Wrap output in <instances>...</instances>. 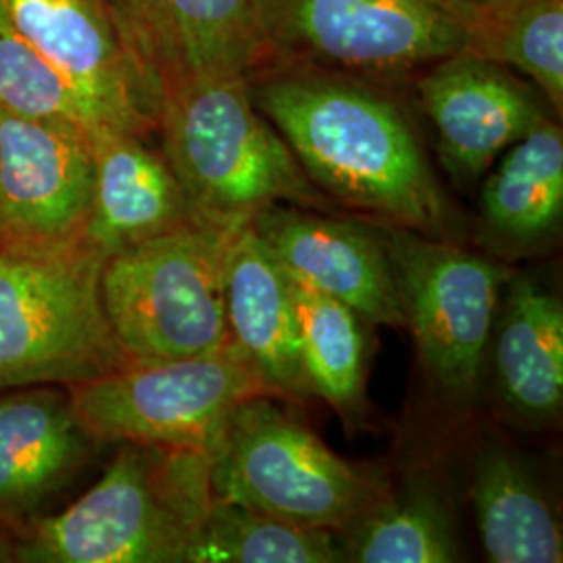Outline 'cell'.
<instances>
[{
	"instance_id": "6da1fadb",
	"label": "cell",
	"mask_w": 563,
	"mask_h": 563,
	"mask_svg": "<svg viewBox=\"0 0 563 563\" xmlns=\"http://www.w3.org/2000/svg\"><path fill=\"white\" fill-rule=\"evenodd\" d=\"M249 84L255 107L323 195L390 225L443 234L449 205L395 102L322 74L286 71Z\"/></svg>"
},
{
	"instance_id": "7a4b0ae2",
	"label": "cell",
	"mask_w": 563,
	"mask_h": 563,
	"mask_svg": "<svg viewBox=\"0 0 563 563\" xmlns=\"http://www.w3.org/2000/svg\"><path fill=\"white\" fill-rule=\"evenodd\" d=\"M213 501L211 455L121 443L80 499L15 534V562L190 563Z\"/></svg>"
},
{
	"instance_id": "3957f363",
	"label": "cell",
	"mask_w": 563,
	"mask_h": 563,
	"mask_svg": "<svg viewBox=\"0 0 563 563\" xmlns=\"http://www.w3.org/2000/svg\"><path fill=\"white\" fill-rule=\"evenodd\" d=\"M249 81L213 76L162 92L163 155L199 222L244 225L274 205L325 209V195L255 107Z\"/></svg>"
},
{
	"instance_id": "277c9868",
	"label": "cell",
	"mask_w": 563,
	"mask_h": 563,
	"mask_svg": "<svg viewBox=\"0 0 563 563\" xmlns=\"http://www.w3.org/2000/svg\"><path fill=\"white\" fill-rule=\"evenodd\" d=\"M104 262L86 239L57 251L0 246V390L76 386L132 363L102 307Z\"/></svg>"
},
{
	"instance_id": "5b68a950",
	"label": "cell",
	"mask_w": 563,
	"mask_h": 563,
	"mask_svg": "<svg viewBox=\"0 0 563 563\" xmlns=\"http://www.w3.org/2000/svg\"><path fill=\"white\" fill-rule=\"evenodd\" d=\"M241 228L190 220L107 257L102 307L132 362L195 357L232 342L225 274Z\"/></svg>"
},
{
	"instance_id": "8992f818",
	"label": "cell",
	"mask_w": 563,
	"mask_h": 563,
	"mask_svg": "<svg viewBox=\"0 0 563 563\" xmlns=\"http://www.w3.org/2000/svg\"><path fill=\"white\" fill-rule=\"evenodd\" d=\"M272 395L241 402L211 453L220 501L341 534L388 493L383 474L346 462Z\"/></svg>"
},
{
	"instance_id": "52a82bcc",
	"label": "cell",
	"mask_w": 563,
	"mask_h": 563,
	"mask_svg": "<svg viewBox=\"0 0 563 563\" xmlns=\"http://www.w3.org/2000/svg\"><path fill=\"white\" fill-rule=\"evenodd\" d=\"M67 390L81 426L101 446L153 444L207 455L241 402L276 397L234 342L195 357L132 362Z\"/></svg>"
},
{
	"instance_id": "ba28073f",
	"label": "cell",
	"mask_w": 563,
	"mask_h": 563,
	"mask_svg": "<svg viewBox=\"0 0 563 563\" xmlns=\"http://www.w3.org/2000/svg\"><path fill=\"white\" fill-rule=\"evenodd\" d=\"M380 236L405 328L413 334L428 380L449 401H472L509 274L467 249L409 228L388 223Z\"/></svg>"
},
{
	"instance_id": "9c48e42d",
	"label": "cell",
	"mask_w": 563,
	"mask_h": 563,
	"mask_svg": "<svg viewBox=\"0 0 563 563\" xmlns=\"http://www.w3.org/2000/svg\"><path fill=\"white\" fill-rule=\"evenodd\" d=\"M274 55L393 76L467 48V30L432 0H263Z\"/></svg>"
},
{
	"instance_id": "30bf717a",
	"label": "cell",
	"mask_w": 563,
	"mask_h": 563,
	"mask_svg": "<svg viewBox=\"0 0 563 563\" xmlns=\"http://www.w3.org/2000/svg\"><path fill=\"white\" fill-rule=\"evenodd\" d=\"M92 181V139L84 130L0 107L2 249L57 251L84 241Z\"/></svg>"
},
{
	"instance_id": "8fae6325",
	"label": "cell",
	"mask_w": 563,
	"mask_h": 563,
	"mask_svg": "<svg viewBox=\"0 0 563 563\" xmlns=\"http://www.w3.org/2000/svg\"><path fill=\"white\" fill-rule=\"evenodd\" d=\"M121 41L159 95L184 81L272 65L257 0H107Z\"/></svg>"
},
{
	"instance_id": "7c38bea8",
	"label": "cell",
	"mask_w": 563,
	"mask_h": 563,
	"mask_svg": "<svg viewBox=\"0 0 563 563\" xmlns=\"http://www.w3.org/2000/svg\"><path fill=\"white\" fill-rule=\"evenodd\" d=\"M9 23L101 107L121 132H157L162 95L121 41L107 0H0Z\"/></svg>"
},
{
	"instance_id": "4fadbf2b",
	"label": "cell",
	"mask_w": 563,
	"mask_h": 563,
	"mask_svg": "<svg viewBox=\"0 0 563 563\" xmlns=\"http://www.w3.org/2000/svg\"><path fill=\"white\" fill-rule=\"evenodd\" d=\"M99 446L67 386L0 390V526L18 534L55 511Z\"/></svg>"
},
{
	"instance_id": "5bb4252c",
	"label": "cell",
	"mask_w": 563,
	"mask_h": 563,
	"mask_svg": "<svg viewBox=\"0 0 563 563\" xmlns=\"http://www.w3.org/2000/svg\"><path fill=\"white\" fill-rule=\"evenodd\" d=\"M251 225L290 278L344 302L363 322L405 328L380 230L290 205L267 207Z\"/></svg>"
},
{
	"instance_id": "9a60e30c",
	"label": "cell",
	"mask_w": 563,
	"mask_h": 563,
	"mask_svg": "<svg viewBox=\"0 0 563 563\" xmlns=\"http://www.w3.org/2000/svg\"><path fill=\"white\" fill-rule=\"evenodd\" d=\"M446 172L476 180L532 128L547 120L534 95L504 65L462 51L437 60L418 84Z\"/></svg>"
},
{
	"instance_id": "2e32d148",
	"label": "cell",
	"mask_w": 563,
	"mask_h": 563,
	"mask_svg": "<svg viewBox=\"0 0 563 563\" xmlns=\"http://www.w3.org/2000/svg\"><path fill=\"white\" fill-rule=\"evenodd\" d=\"M225 313L232 342L272 393L278 399H309L290 278L251 223L242 225L230 246Z\"/></svg>"
},
{
	"instance_id": "e0dca14e",
	"label": "cell",
	"mask_w": 563,
	"mask_h": 563,
	"mask_svg": "<svg viewBox=\"0 0 563 563\" xmlns=\"http://www.w3.org/2000/svg\"><path fill=\"white\" fill-rule=\"evenodd\" d=\"M95 181L84 239L107 257L195 220L180 181L144 136L104 130L92 136Z\"/></svg>"
},
{
	"instance_id": "ac0fdd59",
	"label": "cell",
	"mask_w": 563,
	"mask_h": 563,
	"mask_svg": "<svg viewBox=\"0 0 563 563\" xmlns=\"http://www.w3.org/2000/svg\"><path fill=\"white\" fill-rule=\"evenodd\" d=\"M495 376L522 420L558 418L563 402V307L532 278L509 280L495 334Z\"/></svg>"
},
{
	"instance_id": "d6986e66",
	"label": "cell",
	"mask_w": 563,
	"mask_h": 563,
	"mask_svg": "<svg viewBox=\"0 0 563 563\" xmlns=\"http://www.w3.org/2000/svg\"><path fill=\"white\" fill-rule=\"evenodd\" d=\"M484 553L493 563H560L562 523L518 457L486 446L472 481Z\"/></svg>"
},
{
	"instance_id": "ffe728a7",
	"label": "cell",
	"mask_w": 563,
	"mask_h": 563,
	"mask_svg": "<svg viewBox=\"0 0 563 563\" xmlns=\"http://www.w3.org/2000/svg\"><path fill=\"white\" fill-rule=\"evenodd\" d=\"M486 228L511 244H539L562 222L563 134L544 120L514 142L486 178L481 197Z\"/></svg>"
},
{
	"instance_id": "44dd1931",
	"label": "cell",
	"mask_w": 563,
	"mask_h": 563,
	"mask_svg": "<svg viewBox=\"0 0 563 563\" xmlns=\"http://www.w3.org/2000/svg\"><path fill=\"white\" fill-rule=\"evenodd\" d=\"M344 560L360 563H449L460 560L453 518L434 484L386 493L344 528Z\"/></svg>"
},
{
	"instance_id": "7402d4cb",
	"label": "cell",
	"mask_w": 563,
	"mask_h": 563,
	"mask_svg": "<svg viewBox=\"0 0 563 563\" xmlns=\"http://www.w3.org/2000/svg\"><path fill=\"white\" fill-rule=\"evenodd\" d=\"M290 278V276H288ZM301 360L311 395L353 416L362 407L365 336L362 318L309 284L290 278Z\"/></svg>"
},
{
	"instance_id": "603a6c76",
	"label": "cell",
	"mask_w": 563,
	"mask_h": 563,
	"mask_svg": "<svg viewBox=\"0 0 563 563\" xmlns=\"http://www.w3.org/2000/svg\"><path fill=\"white\" fill-rule=\"evenodd\" d=\"M344 562L339 532L286 522L244 505L216 499L190 563Z\"/></svg>"
},
{
	"instance_id": "cb8c5ba5",
	"label": "cell",
	"mask_w": 563,
	"mask_h": 563,
	"mask_svg": "<svg viewBox=\"0 0 563 563\" xmlns=\"http://www.w3.org/2000/svg\"><path fill=\"white\" fill-rule=\"evenodd\" d=\"M465 51L522 71L562 113L563 0H514L467 27Z\"/></svg>"
},
{
	"instance_id": "d4e9b609",
	"label": "cell",
	"mask_w": 563,
	"mask_h": 563,
	"mask_svg": "<svg viewBox=\"0 0 563 563\" xmlns=\"http://www.w3.org/2000/svg\"><path fill=\"white\" fill-rule=\"evenodd\" d=\"M0 107L34 120L63 121L90 139L118 130L76 81L21 36L0 9ZM121 132V130H118Z\"/></svg>"
},
{
	"instance_id": "484cf974",
	"label": "cell",
	"mask_w": 563,
	"mask_h": 563,
	"mask_svg": "<svg viewBox=\"0 0 563 563\" xmlns=\"http://www.w3.org/2000/svg\"><path fill=\"white\" fill-rule=\"evenodd\" d=\"M432 2L446 11L453 20L460 21L467 30L486 18L495 15L497 11H501L514 0H432Z\"/></svg>"
},
{
	"instance_id": "4316f807",
	"label": "cell",
	"mask_w": 563,
	"mask_h": 563,
	"mask_svg": "<svg viewBox=\"0 0 563 563\" xmlns=\"http://www.w3.org/2000/svg\"><path fill=\"white\" fill-rule=\"evenodd\" d=\"M15 562V534L0 526V563Z\"/></svg>"
},
{
	"instance_id": "83f0119b",
	"label": "cell",
	"mask_w": 563,
	"mask_h": 563,
	"mask_svg": "<svg viewBox=\"0 0 563 563\" xmlns=\"http://www.w3.org/2000/svg\"><path fill=\"white\" fill-rule=\"evenodd\" d=\"M260 2H263V0H257V7H260Z\"/></svg>"
}]
</instances>
